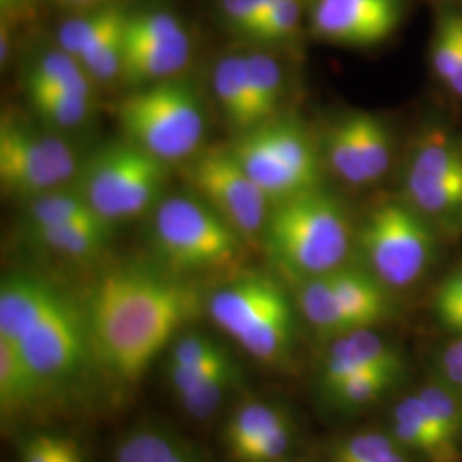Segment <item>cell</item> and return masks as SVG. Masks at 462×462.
<instances>
[{
  "label": "cell",
  "mask_w": 462,
  "mask_h": 462,
  "mask_svg": "<svg viewBox=\"0 0 462 462\" xmlns=\"http://www.w3.org/2000/svg\"><path fill=\"white\" fill-rule=\"evenodd\" d=\"M36 238L47 247L70 257H88L105 247L110 238V225H47L33 226Z\"/></svg>",
  "instance_id": "obj_28"
},
{
  "label": "cell",
  "mask_w": 462,
  "mask_h": 462,
  "mask_svg": "<svg viewBox=\"0 0 462 462\" xmlns=\"http://www.w3.org/2000/svg\"><path fill=\"white\" fill-rule=\"evenodd\" d=\"M28 84L66 88L76 93L93 97L91 78L81 62L66 51H49L42 55L28 76Z\"/></svg>",
  "instance_id": "obj_32"
},
{
  "label": "cell",
  "mask_w": 462,
  "mask_h": 462,
  "mask_svg": "<svg viewBox=\"0 0 462 462\" xmlns=\"http://www.w3.org/2000/svg\"><path fill=\"white\" fill-rule=\"evenodd\" d=\"M410 206L423 216L452 217L462 211V151L440 129H430L414 146L406 170Z\"/></svg>",
  "instance_id": "obj_12"
},
{
  "label": "cell",
  "mask_w": 462,
  "mask_h": 462,
  "mask_svg": "<svg viewBox=\"0 0 462 462\" xmlns=\"http://www.w3.org/2000/svg\"><path fill=\"white\" fill-rule=\"evenodd\" d=\"M328 276L353 329H372L389 315L385 286L372 273L343 265Z\"/></svg>",
  "instance_id": "obj_18"
},
{
  "label": "cell",
  "mask_w": 462,
  "mask_h": 462,
  "mask_svg": "<svg viewBox=\"0 0 462 462\" xmlns=\"http://www.w3.org/2000/svg\"><path fill=\"white\" fill-rule=\"evenodd\" d=\"M401 21L399 0H315V36L346 47L382 43Z\"/></svg>",
  "instance_id": "obj_14"
},
{
  "label": "cell",
  "mask_w": 462,
  "mask_h": 462,
  "mask_svg": "<svg viewBox=\"0 0 462 462\" xmlns=\"http://www.w3.org/2000/svg\"><path fill=\"white\" fill-rule=\"evenodd\" d=\"M198 310V291L180 281L143 267L105 274L86 310L97 365L116 382L135 383Z\"/></svg>",
  "instance_id": "obj_1"
},
{
  "label": "cell",
  "mask_w": 462,
  "mask_h": 462,
  "mask_svg": "<svg viewBox=\"0 0 462 462\" xmlns=\"http://www.w3.org/2000/svg\"><path fill=\"white\" fill-rule=\"evenodd\" d=\"M116 462H200L175 435L143 425L125 433L116 448Z\"/></svg>",
  "instance_id": "obj_22"
},
{
  "label": "cell",
  "mask_w": 462,
  "mask_h": 462,
  "mask_svg": "<svg viewBox=\"0 0 462 462\" xmlns=\"http://www.w3.org/2000/svg\"><path fill=\"white\" fill-rule=\"evenodd\" d=\"M165 162L134 143L99 149L81 171V194L106 223L141 215L165 185Z\"/></svg>",
  "instance_id": "obj_7"
},
{
  "label": "cell",
  "mask_w": 462,
  "mask_h": 462,
  "mask_svg": "<svg viewBox=\"0 0 462 462\" xmlns=\"http://www.w3.org/2000/svg\"><path fill=\"white\" fill-rule=\"evenodd\" d=\"M435 315L446 329L462 336V301L433 298Z\"/></svg>",
  "instance_id": "obj_41"
},
{
  "label": "cell",
  "mask_w": 462,
  "mask_h": 462,
  "mask_svg": "<svg viewBox=\"0 0 462 462\" xmlns=\"http://www.w3.org/2000/svg\"><path fill=\"white\" fill-rule=\"evenodd\" d=\"M330 462H410L391 431L360 430L332 447Z\"/></svg>",
  "instance_id": "obj_29"
},
{
  "label": "cell",
  "mask_w": 462,
  "mask_h": 462,
  "mask_svg": "<svg viewBox=\"0 0 462 462\" xmlns=\"http://www.w3.org/2000/svg\"><path fill=\"white\" fill-rule=\"evenodd\" d=\"M295 421L286 414L261 440L248 448L238 462H282L290 454L295 440Z\"/></svg>",
  "instance_id": "obj_38"
},
{
  "label": "cell",
  "mask_w": 462,
  "mask_h": 462,
  "mask_svg": "<svg viewBox=\"0 0 462 462\" xmlns=\"http://www.w3.org/2000/svg\"><path fill=\"white\" fill-rule=\"evenodd\" d=\"M238 379V368L235 362H230L213 372L200 375L199 379L192 380L179 393H175V397L190 416L198 420H206L219 410L225 397Z\"/></svg>",
  "instance_id": "obj_26"
},
{
  "label": "cell",
  "mask_w": 462,
  "mask_h": 462,
  "mask_svg": "<svg viewBox=\"0 0 462 462\" xmlns=\"http://www.w3.org/2000/svg\"><path fill=\"white\" fill-rule=\"evenodd\" d=\"M461 2H462V0H461Z\"/></svg>",
  "instance_id": "obj_47"
},
{
  "label": "cell",
  "mask_w": 462,
  "mask_h": 462,
  "mask_svg": "<svg viewBox=\"0 0 462 462\" xmlns=\"http://www.w3.org/2000/svg\"><path fill=\"white\" fill-rule=\"evenodd\" d=\"M19 0H0L2 9H13Z\"/></svg>",
  "instance_id": "obj_45"
},
{
  "label": "cell",
  "mask_w": 462,
  "mask_h": 462,
  "mask_svg": "<svg viewBox=\"0 0 462 462\" xmlns=\"http://www.w3.org/2000/svg\"><path fill=\"white\" fill-rule=\"evenodd\" d=\"M21 462H84L76 440L57 433H34L21 447Z\"/></svg>",
  "instance_id": "obj_37"
},
{
  "label": "cell",
  "mask_w": 462,
  "mask_h": 462,
  "mask_svg": "<svg viewBox=\"0 0 462 462\" xmlns=\"http://www.w3.org/2000/svg\"><path fill=\"white\" fill-rule=\"evenodd\" d=\"M297 303L301 315L320 337L336 339L355 330L334 295L328 274L301 281Z\"/></svg>",
  "instance_id": "obj_20"
},
{
  "label": "cell",
  "mask_w": 462,
  "mask_h": 462,
  "mask_svg": "<svg viewBox=\"0 0 462 462\" xmlns=\"http://www.w3.org/2000/svg\"><path fill=\"white\" fill-rule=\"evenodd\" d=\"M418 397L437 423L447 442L457 450L462 448V399L446 383L437 382L420 389Z\"/></svg>",
  "instance_id": "obj_33"
},
{
  "label": "cell",
  "mask_w": 462,
  "mask_h": 462,
  "mask_svg": "<svg viewBox=\"0 0 462 462\" xmlns=\"http://www.w3.org/2000/svg\"><path fill=\"white\" fill-rule=\"evenodd\" d=\"M401 377L397 372H365L330 391L328 399L343 411L365 410L391 393Z\"/></svg>",
  "instance_id": "obj_31"
},
{
  "label": "cell",
  "mask_w": 462,
  "mask_h": 462,
  "mask_svg": "<svg viewBox=\"0 0 462 462\" xmlns=\"http://www.w3.org/2000/svg\"><path fill=\"white\" fill-rule=\"evenodd\" d=\"M57 2H60V4H67V5H74V7L93 9V7H99V5L114 4L116 0H57Z\"/></svg>",
  "instance_id": "obj_43"
},
{
  "label": "cell",
  "mask_w": 462,
  "mask_h": 462,
  "mask_svg": "<svg viewBox=\"0 0 462 462\" xmlns=\"http://www.w3.org/2000/svg\"><path fill=\"white\" fill-rule=\"evenodd\" d=\"M273 0H219L221 16L235 33L250 38Z\"/></svg>",
  "instance_id": "obj_39"
},
{
  "label": "cell",
  "mask_w": 462,
  "mask_h": 462,
  "mask_svg": "<svg viewBox=\"0 0 462 462\" xmlns=\"http://www.w3.org/2000/svg\"><path fill=\"white\" fill-rule=\"evenodd\" d=\"M231 152L274 202L317 189V154L309 137L293 124L257 125L240 137Z\"/></svg>",
  "instance_id": "obj_9"
},
{
  "label": "cell",
  "mask_w": 462,
  "mask_h": 462,
  "mask_svg": "<svg viewBox=\"0 0 462 462\" xmlns=\"http://www.w3.org/2000/svg\"><path fill=\"white\" fill-rule=\"evenodd\" d=\"M365 372L404 374V360L391 343L372 329L347 332L332 339L320 365L319 383L328 396L347 379Z\"/></svg>",
  "instance_id": "obj_15"
},
{
  "label": "cell",
  "mask_w": 462,
  "mask_h": 462,
  "mask_svg": "<svg viewBox=\"0 0 462 462\" xmlns=\"http://www.w3.org/2000/svg\"><path fill=\"white\" fill-rule=\"evenodd\" d=\"M447 88H448L456 97L462 98V59L461 62H459V66H457V70H456L454 76H452V79L447 84Z\"/></svg>",
  "instance_id": "obj_44"
},
{
  "label": "cell",
  "mask_w": 462,
  "mask_h": 462,
  "mask_svg": "<svg viewBox=\"0 0 462 462\" xmlns=\"http://www.w3.org/2000/svg\"><path fill=\"white\" fill-rule=\"evenodd\" d=\"M245 55L248 93L255 127L276 114L282 95V72L278 60L264 51Z\"/></svg>",
  "instance_id": "obj_24"
},
{
  "label": "cell",
  "mask_w": 462,
  "mask_h": 462,
  "mask_svg": "<svg viewBox=\"0 0 462 462\" xmlns=\"http://www.w3.org/2000/svg\"><path fill=\"white\" fill-rule=\"evenodd\" d=\"M30 219L32 226L47 225H79V223H106L91 204L83 198V194L53 190L42 198L30 200Z\"/></svg>",
  "instance_id": "obj_30"
},
{
  "label": "cell",
  "mask_w": 462,
  "mask_h": 462,
  "mask_svg": "<svg viewBox=\"0 0 462 462\" xmlns=\"http://www.w3.org/2000/svg\"><path fill=\"white\" fill-rule=\"evenodd\" d=\"M49 397L13 345L0 339V411L4 420L28 413Z\"/></svg>",
  "instance_id": "obj_19"
},
{
  "label": "cell",
  "mask_w": 462,
  "mask_h": 462,
  "mask_svg": "<svg viewBox=\"0 0 462 462\" xmlns=\"http://www.w3.org/2000/svg\"><path fill=\"white\" fill-rule=\"evenodd\" d=\"M293 462H312V461H293Z\"/></svg>",
  "instance_id": "obj_46"
},
{
  "label": "cell",
  "mask_w": 462,
  "mask_h": 462,
  "mask_svg": "<svg viewBox=\"0 0 462 462\" xmlns=\"http://www.w3.org/2000/svg\"><path fill=\"white\" fill-rule=\"evenodd\" d=\"M199 194L240 236L264 233L269 200L264 190L235 158L231 149H211L190 166Z\"/></svg>",
  "instance_id": "obj_11"
},
{
  "label": "cell",
  "mask_w": 462,
  "mask_h": 462,
  "mask_svg": "<svg viewBox=\"0 0 462 462\" xmlns=\"http://www.w3.org/2000/svg\"><path fill=\"white\" fill-rule=\"evenodd\" d=\"M28 95L34 110L57 127L81 125L89 116L93 105L89 95L76 93L66 88L28 84Z\"/></svg>",
  "instance_id": "obj_27"
},
{
  "label": "cell",
  "mask_w": 462,
  "mask_h": 462,
  "mask_svg": "<svg viewBox=\"0 0 462 462\" xmlns=\"http://www.w3.org/2000/svg\"><path fill=\"white\" fill-rule=\"evenodd\" d=\"M0 339L14 346L49 396L78 389L98 366L86 314L49 281L32 274L2 281Z\"/></svg>",
  "instance_id": "obj_2"
},
{
  "label": "cell",
  "mask_w": 462,
  "mask_h": 462,
  "mask_svg": "<svg viewBox=\"0 0 462 462\" xmlns=\"http://www.w3.org/2000/svg\"><path fill=\"white\" fill-rule=\"evenodd\" d=\"M76 171L78 160L66 141L2 120L0 182L7 192L33 200L59 190Z\"/></svg>",
  "instance_id": "obj_10"
},
{
  "label": "cell",
  "mask_w": 462,
  "mask_h": 462,
  "mask_svg": "<svg viewBox=\"0 0 462 462\" xmlns=\"http://www.w3.org/2000/svg\"><path fill=\"white\" fill-rule=\"evenodd\" d=\"M288 411L274 402L263 399H250L240 404L225 427V446L235 462L257 440H261L269 430L273 429Z\"/></svg>",
  "instance_id": "obj_21"
},
{
  "label": "cell",
  "mask_w": 462,
  "mask_h": 462,
  "mask_svg": "<svg viewBox=\"0 0 462 462\" xmlns=\"http://www.w3.org/2000/svg\"><path fill=\"white\" fill-rule=\"evenodd\" d=\"M125 16L127 13L116 4L88 9L81 16L62 23L57 32L59 49L79 60L103 34L122 23Z\"/></svg>",
  "instance_id": "obj_25"
},
{
  "label": "cell",
  "mask_w": 462,
  "mask_h": 462,
  "mask_svg": "<svg viewBox=\"0 0 462 462\" xmlns=\"http://www.w3.org/2000/svg\"><path fill=\"white\" fill-rule=\"evenodd\" d=\"M435 298L462 301V269L450 273L446 280L440 282Z\"/></svg>",
  "instance_id": "obj_42"
},
{
  "label": "cell",
  "mask_w": 462,
  "mask_h": 462,
  "mask_svg": "<svg viewBox=\"0 0 462 462\" xmlns=\"http://www.w3.org/2000/svg\"><path fill=\"white\" fill-rule=\"evenodd\" d=\"M391 435L410 456H418L423 461H461V450L447 442L418 394L402 397L394 406Z\"/></svg>",
  "instance_id": "obj_17"
},
{
  "label": "cell",
  "mask_w": 462,
  "mask_h": 462,
  "mask_svg": "<svg viewBox=\"0 0 462 462\" xmlns=\"http://www.w3.org/2000/svg\"><path fill=\"white\" fill-rule=\"evenodd\" d=\"M437 370L440 382L462 399V337L448 343L439 355Z\"/></svg>",
  "instance_id": "obj_40"
},
{
  "label": "cell",
  "mask_w": 462,
  "mask_h": 462,
  "mask_svg": "<svg viewBox=\"0 0 462 462\" xmlns=\"http://www.w3.org/2000/svg\"><path fill=\"white\" fill-rule=\"evenodd\" d=\"M264 233L274 264L298 282L343 267L353 240L343 206L319 189L276 202Z\"/></svg>",
  "instance_id": "obj_3"
},
{
  "label": "cell",
  "mask_w": 462,
  "mask_h": 462,
  "mask_svg": "<svg viewBox=\"0 0 462 462\" xmlns=\"http://www.w3.org/2000/svg\"><path fill=\"white\" fill-rule=\"evenodd\" d=\"M190 53L189 33L160 40H137L124 34L120 76L133 84L166 81L189 64Z\"/></svg>",
  "instance_id": "obj_16"
},
{
  "label": "cell",
  "mask_w": 462,
  "mask_h": 462,
  "mask_svg": "<svg viewBox=\"0 0 462 462\" xmlns=\"http://www.w3.org/2000/svg\"><path fill=\"white\" fill-rule=\"evenodd\" d=\"M216 326L254 360L281 365L295 341V315L280 284L248 274L219 288L208 301Z\"/></svg>",
  "instance_id": "obj_4"
},
{
  "label": "cell",
  "mask_w": 462,
  "mask_h": 462,
  "mask_svg": "<svg viewBox=\"0 0 462 462\" xmlns=\"http://www.w3.org/2000/svg\"><path fill=\"white\" fill-rule=\"evenodd\" d=\"M301 19L300 0H273L250 34L263 43L282 42L293 36Z\"/></svg>",
  "instance_id": "obj_36"
},
{
  "label": "cell",
  "mask_w": 462,
  "mask_h": 462,
  "mask_svg": "<svg viewBox=\"0 0 462 462\" xmlns=\"http://www.w3.org/2000/svg\"><path fill=\"white\" fill-rule=\"evenodd\" d=\"M393 148L391 131L382 118L355 112L330 129L326 158L332 171L345 182L370 185L387 173Z\"/></svg>",
  "instance_id": "obj_13"
},
{
  "label": "cell",
  "mask_w": 462,
  "mask_h": 462,
  "mask_svg": "<svg viewBox=\"0 0 462 462\" xmlns=\"http://www.w3.org/2000/svg\"><path fill=\"white\" fill-rule=\"evenodd\" d=\"M462 59V16L448 14L442 19L433 42L431 64L437 78L448 84Z\"/></svg>",
  "instance_id": "obj_35"
},
{
  "label": "cell",
  "mask_w": 462,
  "mask_h": 462,
  "mask_svg": "<svg viewBox=\"0 0 462 462\" xmlns=\"http://www.w3.org/2000/svg\"><path fill=\"white\" fill-rule=\"evenodd\" d=\"M215 93L225 116L240 129H254L245 55H225L215 69Z\"/></svg>",
  "instance_id": "obj_23"
},
{
  "label": "cell",
  "mask_w": 462,
  "mask_h": 462,
  "mask_svg": "<svg viewBox=\"0 0 462 462\" xmlns=\"http://www.w3.org/2000/svg\"><path fill=\"white\" fill-rule=\"evenodd\" d=\"M160 257L175 271L225 269L240 255V235L208 202L185 196L160 204L154 223Z\"/></svg>",
  "instance_id": "obj_6"
},
{
  "label": "cell",
  "mask_w": 462,
  "mask_h": 462,
  "mask_svg": "<svg viewBox=\"0 0 462 462\" xmlns=\"http://www.w3.org/2000/svg\"><path fill=\"white\" fill-rule=\"evenodd\" d=\"M230 356L228 351L202 332L182 334L170 347L166 370H192Z\"/></svg>",
  "instance_id": "obj_34"
},
{
  "label": "cell",
  "mask_w": 462,
  "mask_h": 462,
  "mask_svg": "<svg viewBox=\"0 0 462 462\" xmlns=\"http://www.w3.org/2000/svg\"><path fill=\"white\" fill-rule=\"evenodd\" d=\"M358 244L370 273L393 290L413 286L435 257V236L425 216L401 202L375 208L360 228Z\"/></svg>",
  "instance_id": "obj_8"
},
{
  "label": "cell",
  "mask_w": 462,
  "mask_h": 462,
  "mask_svg": "<svg viewBox=\"0 0 462 462\" xmlns=\"http://www.w3.org/2000/svg\"><path fill=\"white\" fill-rule=\"evenodd\" d=\"M118 118L131 143L165 163L196 152L206 131L198 95L177 81L152 83L122 99Z\"/></svg>",
  "instance_id": "obj_5"
}]
</instances>
